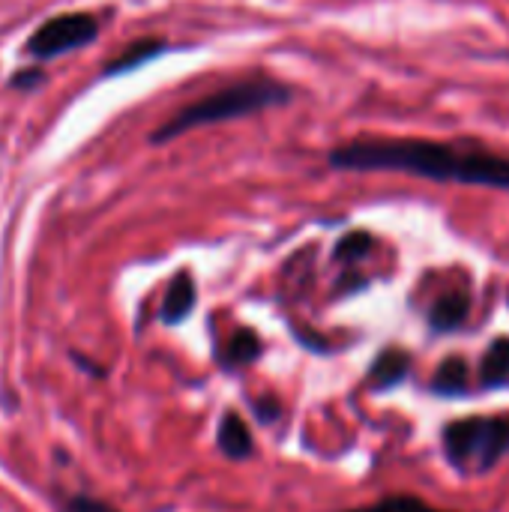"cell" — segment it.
Listing matches in <instances>:
<instances>
[{
  "label": "cell",
  "instance_id": "13",
  "mask_svg": "<svg viewBox=\"0 0 509 512\" xmlns=\"http://www.w3.org/2000/svg\"><path fill=\"white\" fill-rule=\"evenodd\" d=\"M372 249H375V237H372L369 231H351V234H345V237L336 243L333 258H336L339 264H357V261H363Z\"/></svg>",
  "mask_w": 509,
  "mask_h": 512
},
{
  "label": "cell",
  "instance_id": "5",
  "mask_svg": "<svg viewBox=\"0 0 509 512\" xmlns=\"http://www.w3.org/2000/svg\"><path fill=\"white\" fill-rule=\"evenodd\" d=\"M411 369H414L411 351H405L402 345H387L369 366V387L375 393H390L408 381Z\"/></svg>",
  "mask_w": 509,
  "mask_h": 512
},
{
  "label": "cell",
  "instance_id": "7",
  "mask_svg": "<svg viewBox=\"0 0 509 512\" xmlns=\"http://www.w3.org/2000/svg\"><path fill=\"white\" fill-rule=\"evenodd\" d=\"M429 393L435 399H468L471 396V366L462 354H450L438 363Z\"/></svg>",
  "mask_w": 509,
  "mask_h": 512
},
{
  "label": "cell",
  "instance_id": "3",
  "mask_svg": "<svg viewBox=\"0 0 509 512\" xmlns=\"http://www.w3.org/2000/svg\"><path fill=\"white\" fill-rule=\"evenodd\" d=\"M441 450L459 477H486L509 456V414H468L441 429Z\"/></svg>",
  "mask_w": 509,
  "mask_h": 512
},
{
  "label": "cell",
  "instance_id": "1",
  "mask_svg": "<svg viewBox=\"0 0 509 512\" xmlns=\"http://www.w3.org/2000/svg\"><path fill=\"white\" fill-rule=\"evenodd\" d=\"M336 171H399L435 183L489 186L509 192V156L483 147H462L426 138H366L351 141L327 156Z\"/></svg>",
  "mask_w": 509,
  "mask_h": 512
},
{
  "label": "cell",
  "instance_id": "8",
  "mask_svg": "<svg viewBox=\"0 0 509 512\" xmlns=\"http://www.w3.org/2000/svg\"><path fill=\"white\" fill-rule=\"evenodd\" d=\"M477 387L483 393H501L509 390V336H498L486 345L480 372H477Z\"/></svg>",
  "mask_w": 509,
  "mask_h": 512
},
{
  "label": "cell",
  "instance_id": "12",
  "mask_svg": "<svg viewBox=\"0 0 509 512\" xmlns=\"http://www.w3.org/2000/svg\"><path fill=\"white\" fill-rule=\"evenodd\" d=\"M261 348L264 345L255 330H249V327L234 330V336L222 348V366H249L261 357Z\"/></svg>",
  "mask_w": 509,
  "mask_h": 512
},
{
  "label": "cell",
  "instance_id": "14",
  "mask_svg": "<svg viewBox=\"0 0 509 512\" xmlns=\"http://www.w3.org/2000/svg\"><path fill=\"white\" fill-rule=\"evenodd\" d=\"M345 512H453V510H438V507H429L426 501L414 498V495H393V498H384L378 504H369V507H357V510Z\"/></svg>",
  "mask_w": 509,
  "mask_h": 512
},
{
  "label": "cell",
  "instance_id": "11",
  "mask_svg": "<svg viewBox=\"0 0 509 512\" xmlns=\"http://www.w3.org/2000/svg\"><path fill=\"white\" fill-rule=\"evenodd\" d=\"M216 444L219 450L228 456V459H249L252 456V432L246 426V420L240 414H225L222 426H219V435H216Z\"/></svg>",
  "mask_w": 509,
  "mask_h": 512
},
{
  "label": "cell",
  "instance_id": "9",
  "mask_svg": "<svg viewBox=\"0 0 509 512\" xmlns=\"http://www.w3.org/2000/svg\"><path fill=\"white\" fill-rule=\"evenodd\" d=\"M165 51H168V42H165V39H159V36L138 39V42H132L129 48H123L114 60H108V63H105V69H102V75H105V78H117V75L135 72L138 66H144V63H150V60L162 57Z\"/></svg>",
  "mask_w": 509,
  "mask_h": 512
},
{
  "label": "cell",
  "instance_id": "4",
  "mask_svg": "<svg viewBox=\"0 0 509 512\" xmlns=\"http://www.w3.org/2000/svg\"><path fill=\"white\" fill-rule=\"evenodd\" d=\"M99 36V21L87 12H66L45 18L33 36L24 42V54L33 60H54L60 54L78 51Z\"/></svg>",
  "mask_w": 509,
  "mask_h": 512
},
{
  "label": "cell",
  "instance_id": "10",
  "mask_svg": "<svg viewBox=\"0 0 509 512\" xmlns=\"http://www.w3.org/2000/svg\"><path fill=\"white\" fill-rule=\"evenodd\" d=\"M195 300H198V291H195V282L186 270H180L168 291H165V300H162V309H159V318L162 324H180L192 315L195 309Z\"/></svg>",
  "mask_w": 509,
  "mask_h": 512
},
{
  "label": "cell",
  "instance_id": "15",
  "mask_svg": "<svg viewBox=\"0 0 509 512\" xmlns=\"http://www.w3.org/2000/svg\"><path fill=\"white\" fill-rule=\"evenodd\" d=\"M45 84V72L39 66H27V69H15V75L9 78V87L12 90H21V93H30L36 87Z\"/></svg>",
  "mask_w": 509,
  "mask_h": 512
},
{
  "label": "cell",
  "instance_id": "16",
  "mask_svg": "<svg viewBox=\"0 0 509 512\" xmlns=\"http://www.w3.org/2000/svg\"><path fill=\"white\" fill-rule=\"evenodd\" d=\"M63 512H117V510H111L108 504H102V501H96V498L75 495V498H69V501H66Z\"/></svg>",
  "mask_w": 509,
  "mask_h": 512
},
{
  "label": "cell",
  "instance_id": "2",
  "mask_svg": "<svg viewBox=\"0 0 509 512\" xmlns=\"http://www.w3.org/2000/svg\"><path fill=\"white\" fill-rule=\"evenodd\" d=\"M291 99H294V87H288L285 81H276L270 75L243 78V81H234V84L198 99V102L183 105L174 117H168L150 135V141L153 144H168V141H174L183 132H192L198 126L249 117V114H258V111H267V108L288 105Z\"/></svg>",
  "mask_w": 509,
  "mask_h": 512
},
{
  "label": "cell",
  "instance_id": "6",
  "mask_svg": "<svg viewBox=\"0 0 509 512\" xmlns=\"http://www.w3.org/2000/svg\"><path fill=\"white\" fill-rule=\"evenodd\" d=\"M468 315H471V294L468 291H447L432 303V309L426 315L429 333L432 336H450V333L465 327Z\"/></svg>",
  "mask_w": 509,
  "mask_h": 512
},
{
  "label": "cell",
  "instance_id": "17",
  "mask_svg": "<svg viewBox=\"0 0 509 512\" xmlns=\"http://www.w3.org/2000/svg\"><path fill=\"white\" fill-rule=\"evenodd\" d=\"M279 411H282V405L273 399V396H267V399H261V402H255V414L264 420V423H273L276 417H279Z\"/></svg>",
  "mask_w": 509,
  "mask_h": 512
}]
</instances>
